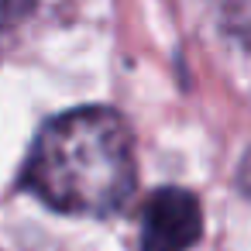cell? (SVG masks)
<instances>
[{
  "instance_id": "1",
  "label": "cell",
  "mask_w": 251,
  "mask_h": 251,
  "mask_svg": "<svg viewBox=\"0 0 251 251\" xmlns=\"http://www.w3.org/2000/svg\"><path fill=\"white\" fill-rule=\"evenodd\" d=\"M25 186L45 206L73 217L124 210L138 186L127 121L107 107H83L49 121L28 155Z\"/></svg>"
},
{
  "instance_id": "2",
  "label": "cell",
  "mask_w": 251,
  "mask_h": 251,
  "mask_svg": "<svg viewBox=\"0 0 251 251\" xmlns=\"http://www.w3.org/2000/svg\"><path fill=\"white\" fill-rule=\"evenodd\" d=\"M203 234V210L189 189L151 193L141 213V251H189Z\"/></svg>"
},
{
  "instance_id": "3",
  "label": "cell",
  "mask_w": 251,
  "mask_h": 251,
  "mask_svg": "<svg viewBox=\"0 0 251 251\" xmlns=\"http://www.w3.org/2000/svg\"><path fill=\"white\" fill-rule=\"evenodd\" d=\"M35 7V0H0V35L18 28Z\"/></svg>"
},
{
  "instance_id": "4",
  "label": "cell",
  "mask_w": 251,
  "mask_h": 251,
  "mask_svg": "<svg viewBox=\"0 0 251 251\" xmlns=\"http://www.w3.org/2000/svg\"><path fill=\"white\" fill-rule=\"evenodd\" d=\"M237 182H241V189L251 196V151H248L244 162H241V176H237Z\"/></svg>"
}]
</instances>
